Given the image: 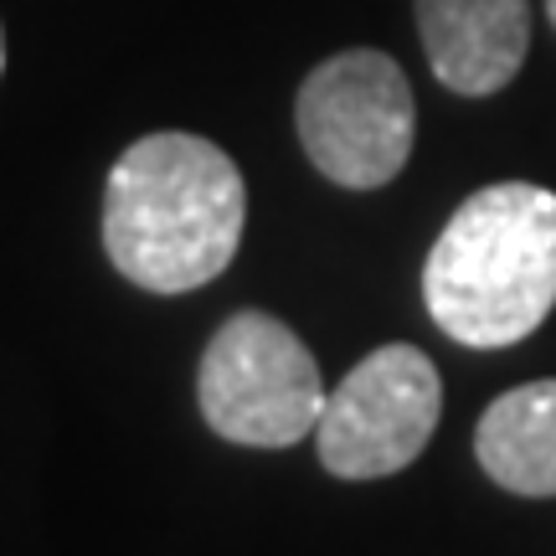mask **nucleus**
Segmentation results:
<instances>
[{
	"label": "nucleus",
	"mask_w": 556,
	"mask_h": 556,
	"mask_svg": "<svg viewBox=\"0 0 556 556\" xmlns=\"http://www.w3.org/2000/svg\"><path fill=\"white\" fill-rule=\"evenodd\" d=\"M428 315L448 340L505 351L556 309V191L484 186L458 206L422 263Z\"/></svg>",
	"instance_id": "obj_2"
},
{
	"label": "nucleus",
	"mask_w": 556,
	"mask_h": 556,
	"mask_svg": "<svg viewBox=\"0 0 556 556\" xmlns=\"http://www.w3.org/2000/svg\"><path fill=\"white\" fill-rule=\"evenodd\" d=\"M443 417V381L428 351L377 345L340 381L315 428L319 464L336 479H387L407 469Z\"/></svg>",
	"instance_id": "obj_5"
},
{
	"label": "nucleus",
	"mask_w": 556,
	"mask_h": 556,
	"mask_svg": "<svg viewBox=\"0 0 556 556\" xmlns=\"http://www.w3.org/2000/svg\"><path fill=\"white\" fill-rule=\"evenodd\" d=\"M299 144L325 180L345 191H377L402 176L417 135L413 83L377 47L325 58L299 83Z\"/></svg>",
	"instance_id": "obj_4"
},
{
	"label": "nucleus",
	"mask_w": 556,
	"mask_h": 556,
	"mask_svg": "<svg viewBox=\"0 0 556 556\" xmlns=\"http://www.w3.org/2000/svg\"><path fill=\"white\" fill-rule=\"evenodd\" d=\"M206 428L242 448H294L325 417L319 361L283 319L238 309L206 340L197 371Z\"/></svg>",
	"instance_id": "obj_3"
},
{
	"label": "nucleus",
	"mask_w": 556,
	"mask_h": 556,
	"mask_svg": "<svg viewBox=\"0 0 556 556\" xmlns=\"http://www.w3.org/2000/svg\"><path fill=\"white\" fill-rule=\"evenodd\" d=\"M479 469L526 500L556 495V377L526 381L490 402L475 428Z\"/></svg>",
	"instance_id": "obj_7"
},
{
	"label": "nucleus",
	"mask_w": 556,
	"mask_h": 556,
	"mask_svg": "<svg viewBox=\"0 0 556 556\" xmlns=\"http://www.w3.org/2000/svg\"><path fill=\"white\" fill-rule=\"evenodd\" d=\"M248 191L232 155L201 135L135 139L103 186V248L129 283L191 294L232 268Z\"/></svg>",
	"instance_id": "obj_1"
},
{
	"label": "nucleus",
	"mask_w": 556,
	"mask_h": 556,
	"mask_svg": "<svg viewBox=\"0 0 556 556\" xmlns=\"http://www.w3.org/2000/svg\"><path fill=\"white\" fill-rule=\"evenodd\" d=\"M546 16H552V26H556V0H546Z\"/></svg>",
	"instance_id": "obj_9"
},
{
	"label": "nucleus",
	"mask_w": 556,
	"mask_h": 556,
	"mask_svg": "<svg viewBox=\"0 0 556 556\" xmlns=\"http://www.w3.org/2000/svg\"><path fill=\"white\" fill-rule=\"evenodd\" d=\"M413 5L428 67L448 93L490 99L516 78L531 52L526 0H413Z\"/></svg>",
	"instance_id": "obj_6"
},
{
	"label": "nucleus",
	"mask_w": 556,
	"mask_h": 556,
	"mask_svg": "<svg viewBox=\"0 0 556 556\" xmlns=\"http://www.w3.org/2000/svg\"><path fill=\"white\" fill-rule=\"evenodd\" d=\"M0 73H5V31H0Z\"/></svg>",
	"instance_id": "obj_8"
}]
</instances>
